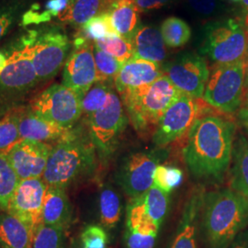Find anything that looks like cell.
Instances as JSON below:
<instances>
[{"label": "cell", "mask_w": 248, "mask_h": 248, "mask_svg": "<svg viewBox=\"0 0 248 248\" xmlns=\"http://www.w3.org/2000/svg\"><path fill=\"white\" fill-rule=\"evenodd\" d=\"M47 185L43 178L19 181L7 213L28 225L33 233L43 224V206Z\"/></svg>", "instance_id": "cell-15"}, {"label": "cell", "mask_w": 248, "mask_h": 248, "mask_svg": "<svg viewBox=\"0 0 248 248\" xmlns=\"http://www.w3.org/2000/svg\"><path fill=\"white\" fill-rule=\"evenodd\" d=\"M231 186L248 200V140L243 135H239L233 144Z\"/></svg>", "instance_id": "cell-25"}, {"label": "cell", "mask_w": 248, "mask_h": 248, "mask_svg": "<svg viewBox=\"0 0 248 248\" xmlns=\"http://www.w3.org/2000/svg\"><path fill=\"white\" fill-rule=\"evenodd\" d=\"M161 34L166 45L178 48L186 45L191 36L190 27L186 21L177 17H170L161 25Z\"/></svg>", "instance_id": "cell-28"}, {"label": "cell", "mask_w": 248, "mask_h": 248, "mask_svg": "<svg viewBox=\"0 0 248 248\" xmlns=\"http://www.w3.org/2000/svg\"><path fill=\"white\" fill-rule=\"evenodd\" d=\"M43 0H0V44L15 29H19L23 15L34 4Z\"/></svg>", "instance_id": "cell-27"}, {"label": "cell", "mask_w": 248, "mask_h": 248, "mask_svg": "<svg viewBox=\"0 0 248 248\" xmlns=\"http://www.w3.org/2000/svg\"><path fill=\"white\" fill-rule=\"evenodd\" d=\"M113 84V82H96L82 98V115L89 118L104 106Z\"/></svg>", "instance_id": "cell-32"}, {"label": "cell", "mask_w": 248, "mask_h": 248, "mask_svg": "<svg viewBox=\"0 0 248 248\" xmlns=\"http://www.w3.org/2000/svg\"><path fill=\"white\" fill-rule=\"evenodd\" d=\"M115 2L116 0H70L68 7L55 22L79 29L89 19L108 12Z\"/></svg>", "instance_id": "cell-23"}, {"label": "cell", "mask_w": 248, "mask_h": 248, "mask_svg": "<svg viewBox=\"0 0 248 248\" xmlns=\"http://www.w3.org/2000/svg\"><path fill=\"white\" fill-rule=\"evenodd\" d=\"M160 158L155 152H139L124 160L118 174V181L124 192L136 199L154 186V174Z\"/></svg>", "instance_id": "cell-16"}, {"label": "cell", "mask_w": 248, "mask_h": 248, "mask_svg": "<svg viewBox=\"0 0 248 248\" xmlns=\"http://www.w3.org/2000/svg\"><path fill=\"white\" fill-rule=\"evenodd\" d=\"M94 58L97 68L98 80L97 82H113L117 74L121 70L122 64L114 57L100 50L94 43Z\"/></svg>", "instance_id": "cell-34"}, {"label": "cell", "mask_w": 248, "mask_h": 248, "mask_svg": "<svg viewBox=\"0 0 248 248\" xmlns=\"http://www.w3.org/2000/svg\"><path fill=\"white\" fill-rule=\"evenodd\" d=\"M96 165V148L90 136L73 129L53 145L43 179L48 186L65 189L89 175Z\"/></svg>", "instance_id": "cell-4"}, {"label": "cell", "mask_w": 248, "mask_h": 248, "mask_svg": "<svg viewBox=\"0 0 248 248\" xmlns=\"http://www.w3.org/2000/svg\"><path fill=\"white\" fill-rule=\"evenodd\" d=\"M198 98L182 94L161 117L153 142L157 146H166L188 133L201 111Z\"/></svg>", "instance_id": "cell-13"}, {"label": "cell", "mask_w": 248, "mask_h": 248, "mask_svg": "<svg viewBox=\"0 0 248 248\" xmlns=\"http://www.w3.org/2000/svg\"><path fill=\"white\" fill-rule=\"evenodd\" d=\"M163 74L182 94L193 98L203 97L210 77L203 58L194 53H186L169 62L164 67Z\"/></svg>", "instance_id": "cell-14"}, {"label": "cell", "mask_w": 248, "mask_h": 248, "mask_svg": "<svg viewBox=\"0 0 248 248\" xmlns=\"http://www.w3.org/2000/svg\"><path fill=\"white\" fill-rule=\"evenodd\" d=\"M18 132L21 140L35 142H60L73 129H66L49 122L33 113L29 107H20L16 109Z\"/></svg>", "instance_id": "cell-18"}, {"label": "cell", "mask_w": 248, "mask_h": 248, "mask_svg": "<svg viewBox=\"0 0 248 248\" xmlns=\"http://www.w3.org/2000/svg\"><path fill=\"white\" fill-rule=\"evenodd\" d=\"M52 148L50 143L20 140L4 155L21 181L43 178Z\"/></svg>", "instance_id": "cell-17"}, {"label": "cell", "mask_w": 248, "mask_h": 248, "mask_svg": "<svg viewBox=\"0 0 248 248\" xmlns=\"http://www.w3.org/2000/svg\"><path fill=\"white\" fill-rule=\"evenodd\" d=\"M202 53L217 64L245 61L248 57V33L245 23L228 18L206 28Z\"/></svg>", "instance_id": "cell-7"}, {"label": "cell", "mask_w": 248, "mask_h": 248, "mask_svg": "<svg viewBox=\"0 0 248 248\" xmlns=\"http://www.w3.org/2000/svg\"><path fill=\"white\" fill-rule=\"evenodd\" d=\"M228 248H248V230L240 233Z\"/></svg>", "instance_id": "cell-42"}, {"label": "cell", "mask_w": 248, "mask_h": 248, "mask_svg": "<svg viewBox=\"0 0 248 248\" xmlns=\"http://www.w3.org/2000/svg\"><path fill=\"white\" fill-rule=\"evenodd\" d=\"M128 120L123 101L112 88L104 106L88 118L89 136L101 157H108L116 150Z\"/></svg>", "instance_id": "cell-9"}, {"label": "cell", "mask_w": 248, "mask_h": 248, "mask_svg": "<svg viewBox=\"0 0 248 248\" xmlns=\"http://www.w3.org/2000/svg\"><path fill=\"white\" fill-rule=\"evenodd\" d=\"M182 93L165 75L152 84L120 95L125 111L139 133L155 130L161 117Z\"/></svg>", "instance_id": "cell-5"}, {"label": "cell", "mask_w": 248, "mask_h": 248, "mask_svg": "<svg viewBox=\"0 0 248 248\" xmlns=\"http://www.w3.org/2000/svg\"><path fill=\"white\" fill-rule=\"evenodd\" d=\"M134 0H116L108 12L116 32L127 40H132L134 31L138 28V13Z\"/></svg>", "instance_id": "cell-26"}, {"label": "cell", "mask_w": 248, "mask_h": 248, "mask_svg": "<svg viewBox=\"0 0 248 248\" xmlns=\"http://www.w3.org/2000/svg\"><path fill=\"white\" fill-rule=\"evenodd\" d=\"M93 48L94 42L78 31L62 68V85L78 92L82 98L98 80Z\"/></svg>", "instance_id": "cell-11"}, {"label": "cell", "mask_w": 248, "mask_h": 248, "mask_svg": "<svg viewBox=\"0 0 248 248\" xmlns=\"http://www.w3.org/2000/svg\"><path fill=\"white\" fill-rule=\"evenodd\" d=\"M78 30L83 35L93 42L106 38L108 36L118 34L115 29L113 28L111 18L108 12L89 19L88 22H86Z\"/></svg>", "instance_id": "cell-33"}, {"label": "cell", "mask_w": 248, "mask_h": 248, "mask_svg": "<svg viewBox=\"0 0 248 248\" xmlns=\"http://www.w3.org/2000/svg\"><path fill=\"white\" fill-rule=\"evenodd\" d=\"M19 183L17 174L4 154L0 153V212H7Z\"/></svg>", "instance_id": "cell-30"}, {"label": "cell", "mask_w": 248, "mask_h": 248, "mask_svg": "<svg viewBox=\"0 0 248 248\" xmlns=\"http://www.w3.org/2000/svg\"><path fill=\"white\" fill-rule=\"evenodd\" d=\"M98 48L108 53L122 64L133 58V49L132 41L123 38L118 34L108 36L94 42Z\"/></svg>", "instance_id": "cell-31"}, {"label": "cell", "mask_w": 248, "mask_h": 248, "mask_svg": "<svg viewBox=\"0 0 248 248\" xmlns=\"http://www.w3.org/2000/svg\"><path fill=\"white\" fill-rule=\"evenodd\" d=\"M82 97L62 84H53L30 100L29 108L45 120L73 129L82 116Z\"/></svg>", "instance_id": "cell-10"}, {"label": "cell", "mask_w": 248, "mask_h": 248, "mask_svg": "<svg viewBox=\"0 0 248 248\" xmlns=\"http://www.w3.org/2000/svg\"><path fill=\"white\" fill-rule=\"evenodd\" d=\"M20 140L18 118L15 109L0 119V153L5 154Z\"/></svg>", "instance_id": "cell-35"}, {"label": "cell", "mask_w": 248, "mask_h": 248, "mask_svg": "<svg viewBox=\"0 0 248 248\" xmlns=\"http://www.w3.org/2000/svg\"><path fill=\"white\" fill-rule=\"evenodd\" d=\"M133 58L160 63L167 57L161 31L153 26H138L132 37Z\"/></svg>", "instance_id": "cell-21"}, {"label": "cell", "mask_w": 248, "mask_h": 248, "mask_svg": "<svg viewBox=\"0 0 248 248\" xmlns=\"http://www.w3.org/2000/svg\"><path fill=\"white\" fill-rule=\"evenodd\" d=\"M160 63L133 58L125 62L114 79V87L120 95L152 84L161 76Z\"/></svg>", "instance_id": "cell-19"}, {"label": "cell", "mask_w": 248, "mask_h": 248, "mask_svg": "<svg viewBox=\"0 0 248 248\" xmlns=\"http://www.w3.org/2000/svg\"><path fill=\"white\" fill-rule=\"evenodd\" d=\"M201 214L207 248H228L248 226V200L230 188L204 193Z\"/></svg>", "instance_id": "cell-2"}, {"label": "cell", "mask_w": 248, "mask_h": 248, "mask_svg": "<svg viewBox=\"0 0 248 248\" xmlns=\"http://www.w3.org/2000/svg\"><path fill=\"white\" fill-rule=\"evenodd\" d=\"M23 30L40 84L53 79L63 68L72 50V42L65 26L52 21Z\"/></svg>", "instance_id": "cell-6"}, {"label": "cell", "mask_w": 248, "mask_h": 248, "mask_svg": "<svg viewBox=\"0 0 248 248\" xmlns=\"http://www.w3.org/2000/svg\"><path fill=\"white\" fill-rule=\"evenodd\" d=\"M100 220L104 226L114 228L121 219L122 204L115 190L109 186L104 187L99 196Z\"/></svg>", "instance_id": "cell-29"}, {"label": "cell", "mask_w": 248, "mask_h": 248, "mask_svg": "<svg viewBox=\"0 0 248 248\" xmlns=\"http://www.w3.org/2000/svg\"><path fill=\"white\" fill-rule=\"evenodd\" d=\"M235 124L214 115L198 118L187 136L184 157L193 177L221 181L230 167Z\"/></svg>", "instance_id": "cell-1"}, {"label": "cell", "mask_w": 248, "mask_h": 248, "mask_svg": "<svg viewBox=\"0 0 248 248\" xmlns=\"http://www.w3.org/2000/svg\"><path fill=\"white\" fill-rule=\"evenodd\" d=\"M245 27H246V30H247V31H248V13L247 14V16H246V18H245Z\"/></svg>", "instance_id": "cell-47"}, {"label": "cell", "mask_w": 248, "mask_h": 248, "mask_svg": "<svg viewBox=\"0 0 248 248\" xmlns=\"http://www.w3.org/2000/svg\"><path fill=\"white\" fill-rule=\"evenodd\" d=\"M169 194L153 186L143 195L133 199L127 207V229L142 234H158L169 213Z\"/></svg>", "instance_id": "cell-12"}, {"label": "cell", "mask_w": 248, "mask_h": 248, "mask_svg": "<svg viewBox=\"0 0 248 248\" xmlns=\"http://www.w3.org/2000/svg\"><path fill=\"white\" fill-rule=\"evenodd\" d=\"M183 173L180 169L158 165L154 174V186L169 194L181 183Z\"/></svg>", "instance_id": "cell-36"}, {"label": "cell", "mask_w": 248, "mask_h": 248, "mask_svg": "<svg viewBox=\"0 0 248 248\" xmlns=\"http://www.w3.org/2000/svg\"><path fill=\"white\" fill-rule=\"evenodd\" d=\"M8 64L0 73V119L23 107L41 85L31 59L24 30L4 42Z\"/></svg>", "instance_id": "cell-3"}, {"label": "cell", "mask_w": 248, "mask_h": 248, "mask_svg": "<svg viewBox=\"0 0 248 248\" xmlns=\"http://www.w3.org/2000/svg\"><path fill=\"white\" fill-rule=\"evenodd\" d=\"M83 248H106L108 235L98 225H89L81 234Z\"/></svg>", "instance_id": "cell-38"}, {"label": "cell", "mask_w": 248, "mask_h": 248, "mask_svg": "<svg viewBox=\"0 0 248 248\" xmlns=\"http://www.w3.org/2000/svg\"><path fill=\"white\" fill-rule=\"evenodd\" d=\"M246 104H247V108H248V91H247V98H246Z\"/></svg>", "instance_id": "cell-48"}, {"label": "cell", "mask_w": 248, "mask_h": 248, "mask_svg": "<svg viewBox=\"0 0 248 248\" xmlns=\"http://www.w3.org/2000/svg\"><path fill=\"white\" fill-rule=\"evenodd\" d=\"M246 60L217 64L211 73L204 90V100L224 113L239 108L245 92Z\"/></svg>", "instance_id": "cell-8"}, {"label": "cell", "mask_w": 248, "mask_h": 248, "mask_svg": "<svg viewBox=\"0 0 248 248\" xmlns=\"http://www.w3.org/2000/svg\"><path fill=\"white\" fill-rule=\"evenodd\" d=\"M203 194L201 190L194 191L186 202L169 248H196L197 227Z\"/></svg>", "instance_id": "cell-20"}, {"label": "cell", "mask_w": 248, "mask_h": 248, "mask_svg": "<svg viewBox=\"0 0 248 248\" xmlns=\"http://www.w3.org/2000/svg\"><path fill=\"white\" fill-rule=\"evenodd\" d=\"M240 123L242 124V126L244 127V129L246 130V132L248 134V108H244L239 111L238 114Z\"/></svg>", "instance_id": "cell-43"}, {"label": "cell", "mask_w": 248, "mask_h": 248, "mask_svg": "<svg viewBox=\"0 0 248 248\" xmlns=\"http://www.w3.org/2000/svg\"><path fill=\"white\" fill-rule=\"evenodd\" d=\"M229 1H232V2H238V1H241V0H229Z\"/></svg>", "instance_id": "cell-49"}, {"label": "cell", "mask_w": 248, "mask_h": 248, "mask_svg": "<svg viewBox=\"0 0 248 248\" xmlns=\"http://www.w3.org/2000/svg\"><path fill=\"white\" fill-rule=\"evenodd\" d=\"M62 229L42 224L36 231L32 248H62Z\"/></svg>", "instance_id": "cell-37"}, {"label": "cell", "mask_w": 248, "mask_h": 248, "mask_svg": "<svg viewBox=\"0 0 248 248\" xmlns=\"http://www.w3.org/2000/svg\"><path fill=\"white\" fill-rule=\"evenodd\" d=\"M43 224L65 229L70 223L72 207L65 189L48 186L43 206Z\"/></svg>", "instance_id": "cell-22"}, {"label": "cell", "mask_w": 248, "mask_h": 248, "mask_svg": "<svg viewBox=\"0 0 248 248\" xmlns=\"http://www.w3.org/2000/svg\"><path fill=\"white\" fill-rule=\"evenodd\" d=\"M245 89L248 91V57L246 60V76H245Z\"/></svg>", "instance_id": "cell-45"}, {"label": "cell", "mask_w": 248, "mask_h": 248, "mask_svg": "<svg viewBox=\"0 0 248 248\" xmlns=\"http://www.w3.org/2000/svg\"><path fill=\"white\" fill-rule=\"evenodd\" d=\"M170 1L171 0H134L139 11L160 9L169 4Z\"/></svg>", "instance_id": "cell-41"}, {"label": "cell", "mask_w": 248, "mask_h": 248, "mask_svg": "<svg viewBox=\"0 0 248 248\" xmlns=\"http://www.w3.org/2000/svg\"><path fill=\"white\" fill-rule=\"evenodd\" d=\"M156 238V234H142L127 229L124 233V245L126 248H155Z\"/></svg>", "instance_id": "cell-39"}, {"label": "cell", "mask_w": 248, "mask_h": 248, "mask_svg": "<svg viewBox=\"0 0 248 248\" xmlns=\"http://www.w3.org/2000/svg\"><path fill=\"white\" fill-rule=\"evenodd\" d=\"M241 2H242V4L244 5V7L248 10V0H241Z\"/></svg>", "instance_id": "cell-46"}, {"label": "cell", "mask_w": 248, "mask_h": 248, "mask_svg": "<svg viewBox=\"0 0 248 248\" xmlns=\"http://www.w3.org/2000/svg\"><path fill=\"white\" fill-rule=\"evenodd\" d=\"M34 233L15 216L0 212V248H32Z\"/></svg>", "instance_id": "cell-24"}, {"label": "cell", "mask_w": 248, "mask_h": 248, "mask_svg": "<svg viewBox=\"0 0 248 248\" xmlns=\"http://www.w3.org/2000/svg\"><path fill=\"white\" fill-rule=\"evenodd\" d=\"M191 8L203 16H210L217 9V0H188Z\"/></svg>", "instance_id": "cell-40"}, {"label": "cell", "mask_w": 248, "mask_h": 248, "mask_svg": "<svg viewBox=\"0 0 248 248\" xmlns=\"http://www.w3.org/2000/svg\"><path fill=\"white\" fill-rule=\"evenodd\" d=\"M8 53L6 52L5 48L3 45L0 46V73L4 71V69L6 68L7 64H8Z\"/></svg>", "instance_id": "cell-44"}]
</instances>
